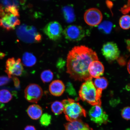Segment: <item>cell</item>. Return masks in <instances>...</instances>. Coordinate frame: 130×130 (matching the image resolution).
Segmentation results:
<instances>
[{
	"label": "cell",
	"mask_w": 130,
	"mask_h": 130,
	"mask_svg": "<svg viewBox=\"0 0 130 130\" xmlns=\"http://www.w3.org/2000/svg\"><path fill=\"white\" fill-rule=\"evenodd\" d=\"M98 60L96 53L85 45L74 46L68 53L67 72L75 80L85 81L92 79L88 72L89 64Z\"/></svg>",
	"instance_id": "1"
},
{
	"label": "cell",
	"mask_w": 130,
	"mask_h": 130,
	"mask_svg": "<svg viewBox=\"0 0 130 130\" xmlns=\"http://www.w3.org/2000/svg\"><path fill=\"white\" fill-rule=\"evenodd\" d=\"M102 91L95 87L92 79H88L81 86L79 92V98L83 101L92 105L101 106Z\"/></svg>",
	"instance_id": "2"
},
{
	"label": "cell",
	"mask_w": 130,
	"mask_h": 130,
	"mask_svg": "<svg viewBox=\"0 0 130 130\" xmlns=\"http://www.w3.org/2000/svg\"><path fill=\"white\" fill-rule=\"evenodd\" d=\"M64 106L65 117L69 122L80 119L82 117H86V110L78 102L72 99H68L62 102Z\"/></svg>",
	"instance_id": "3"
},
{
	"label": "cell",
	"mask_w": 130,
	"mask_h": 130,
	"mask_svg": "<svg viewBox=\"0 0 130 130\" xmlns=\"http://www.w3.org/2000/svg\"><path fill=\"white\" fill-rule=\"evenodd\" d=\"M18 37L25 43H39L42 40L41 35L35 27L23 24L18 27L16 30Z\"/></svg>",
	"instance_id": "4"
},
{
	"label": "cell",
	"mask_w": 130,
	"mask_h": 130,
	"mask_svg": "<svg viewBox=\"0 0 130 130\" xmlns=\"http://www.w3.org/2000/svg\"><path fill=\"white\" fill-rule=\"evenodd\" d=\"M65 37L67 40L73 41L81 40L85 36V30L81 26L70 25L66 27L63 32Z\"/></svg>",
	"instance_id": "5"
},
{
	"label": "cell",
	"mask_w": 130,
	"mask_h": 130,
	"mask_svg": "<svg viewBox=\"0 0 130 130\" xmlns=\"http://www.w3.org/2000/svg\"><path fill=\"white\" fill-rule=\"evenodd\" d=\"M43 91L40 86L36 84H29L24 90V96L26 100L31 103H37L41 99Z\"/></svg>",
	"instance_id": "6"
},
{
	"label": "cell",
	"mask_w": 130,
	"mask_h": 130,
	"mask_svg": "<svg viewBox=\"0 0 130 130\" xmlns=\"http://www.w3.org/2000/svg\"><path fill=\"white\" fill-rule=\"evenodd\" d=\"M89 115L91 121L100 125L106 124L108 121V115L100 105L93 106L89 110Z\"/></svg>",
	"instance_id": "7"
},
{
	"label": "cell",
	"mask_w": 130,
	"mask_h": 130,
	"mask_svg": "<svg viewBox=\"0 0 130 130\" xmlns=\"http://www.w3.org/2000/svg\"><path fill=\"white\" fill-rule=\"evenodd\" d=\"M6 72L10 78L12 75L20 76L23 72L24 69L21 59H15L14 58H9L6 61Z\"/></svg>",
	"instance_id": "8"
},
{
	"label": "cell",
	"mask_w": 130,
	"mask_h": 130,
	"mask_svg": "<svg viewBox=\"0 0 130 130\" xmlns=\"http://www.w3.org/2000/svg\"><path fill=\"white\" fill-rule=\"evenodd\" d=\"M102 54L109 61H112L118 59L120 51L116 43L113 42H108L102 46Z\"/></svg>",
	"instance_id": "9"
},
{
	"label": "cell",
	"mask_w": 130,
	"mask_h": 130,
	"mask_svg": "<svg viewBox=\"0 0 130 130\" xmlns=\"http://www.w3.org/2000/svg\"><path fill=\"white\" fill-rule=\"evenodd\" d=\"M43 32L50 39L56 41L61 38L63 29L59 23L54 21L47 24L43 29Z\"/></svg>",
	"instance_id": "10"
},
{
	"label": "cell",
	"mask_w": 130,
	"mask_h": 130,
	"mask_svg": "<svg viewBox=\"0 0 130 130\" xmlns=\"http://www.w3.org/2000/svg\"><path fill=\"white\" fill-rule=\"evenodd\" d=\"M103 15L100 10L96 8H91L86 11L84 19L88 24L91 26L98 25L102 21Z\"/></svg>",
	"instance_id": "11"
},
{
	"label": "cell",
	"mask_w": 130,
	"mask_h": 130,
	"mask_svg": "<svg viewBox=\"0 0 130 130\" xmlns=\"http://www.w3.org/2000/svg\"><path fill=\"white\" fill-rule=\"evenodd\" d=\"M20 24L18 18L10 13H6L0 19V26L8 30L14 29L16 26Z\"/></svg>",
	"instance_id": "12"
},
{
	"label": "cell",
	"mask_w": 130,
	"mask_h": 130,
	"mask_svg": "<svg viewBox=\"0 0 130 130\" xmlns=\"http://www.w3.org/2000/svg\"><path fill=\"white\" fill-rule=\"evenodd\" d=\"M104 71V67L103 64L98 60L92 61L89 64L88 72L92 78L100 77L103 74Z\"/></svg>",
	"instance_id": "13"
},
{
	"label": "cell",
	"mask_w": 130,
	"mask_h": 130,
	"mask_svg": "<svg viewBox=\"0 0 130 130\" xmlns=\"http://www.w3.org/2000/svg\"><path fill=\"white\" fill-rule=\"evenodd\" d=\"M66 87L61 80H56L53 81L49 86V90L50 93L55 96H60L64 93Z\"/></svg>",
	"instance_id": "14"
},
{
	"label": "cell",
	"mask_w": 130,
	"mask_h": 130,
	"mask_svg": "<svg viewBox=\"0 0 130 130\" xmlns=\"http://www.w3.org/2000/svg\"><path fill=\"white\" fill-rule=\"evenodd\" d=\"M64 126L66 130H89L91 128L81 119L69 122Z\"/></svg>",
	"instance_id": "15"
},
{
	"label": "cell",
	"mask_w": 130,
	"mask_h": 130,
	"mask_svg": "<svg viewBox=\"0 0 130 130\" xmlns=\"http://www.w3.org/2000/svg\"><path fill=\"white\" fill-rule=\"evenodd\" d=\"M27 112L28 116L32 119L37 120L41 116L43 110L40 105L33 104L30 105L28 107Z\"/></svg>",
	"instance_id": "16"
},
{
	"label": "cell",
	"mask_w": 130,
	"mask_h": 130,
	"mask_svg": "<svg viewBox=\"0 0 130 130\" xmlns=\"http://www.w3.org/2000/svg\"><path fill=\"white\" fill-rule=\"evenodd\" d=\"M62 12L65 20L68 23H71L75 20V14L72 6L69 5L64 6Z\"/></svg>",
	"instance_id": "17"
},
{
	"label": "cell",
	"mask_w": 130,
	"mask_h": 130,
	"mask_svg": "<svg viewBox=\"0 0 130 130\" xmlns=\"http://www.w3.org/2000/svg\"><path fill=\"white\" fill-rule=\"evenodd\" d=\"M36 62V57L31 53L26 52L22 56L23 64L27 67H31L34 66Z\"/></svg>",
	"instance_id": "18"
},
{
	"label": "cell",
	"mask_w": 130,
	"mask_h": 130,
	"mask_svg": "<svg viewBox=\"0 0 130 130\" xmlns=\"http://www.w3.org/2000/svg\"><path fill=\"white\" fill-rule=\"evenodd\" d=\"M93 84L97 89L102 90L106 89L108 85V80L104 77L96 78L94 81Z\"/></svg>",
	"instance_id": "19"
},
{
	"label": "cell",
	"mask_w": 130,
	"mask_h": 130,
	"mask_svg": "<svg viewBox=\"0 0 130 130\" xmlns=\"http://www.w3.org/2000/svg\"><path fill=\"white\" fill-rule=\"evenodd\" d=\"M12 98V94L9 90L3 89L0 90V102L2 103H7Z\"/></svg>",
	"instance_id": "20"
},
{
	"label": "cell",
	"mask_w": 130,
	"mask_h": 130,
	"mask_svg": "<svg viewBox=\"0 0 130 130\" xmlns=\"http://www.w3.org/2000/svg\"><path fill=\"white\" fill-rule=\"evenodd\" d=\"M51 109L52 111L55 115H59L64 111V106L62 102L56 101L52 104Z\"/></svg>",
	"instance_id": "21"
},
{
	"label": "cell",
	"mask_w": 130,
	"mask_h": 130,
	"mask_svg": "<svg viewBox=\"0 0 130 130\" xmlns=\"http://www.w3.org/2000/svg\"><path fill=\"white\" fill-rule=\"evenodd\" d=\"M113 24L108 21H105L101 23L99 26V30L106 34H109L111 32Z\"/></svg>",
	"instance_id": "22"
},
{
	"label": "cell",
	"mask_w": 130,
	"mask_h": 130,
	"mask_svg": "<svg viewBox=\"0 0 130 130\" xmlns=\"http://www.w3.org/2000/svg\"><path fill=\"white\" fill-rule=\"evenodd\" d=\"M53 78V74L50 70H45L41 74V78L44 83L51 82Z\"/></svg>",
	"instance_id": "23"
},
{
	"label": "cell",
	"mask_w": 130,
	"mask_h": 130,
	"mask_svg": "<svg viewBox=\"0 0 130 130\" xmlns=\"http://www.w3.org/2000/svg\"><path fill=\"white\" fill-rule=\"evenodd\" d=\"M130 16L127 14L123 15L120 18L119 24L121 28L125 30H127L130 27Z\"/></svg>",
	"instance_id": "24"
},
{
	"label": "cell",
	"mask_w": 130,
	"mask_h": 130,
	"mask_svg": "<svg viewBox=\"0 0 130 130\" xmlns=\"http://www.w3.org/2000/svg\"><path fill=\"white\" fill-rule=\"evenodd\" d=\"M52 117L51 115L47 113H44L40 118V123L41 125L47 126L51 124Z\"/></svg>",
	"instance_id": "25"
},
{
	"label": "cell",
	"mask_w": 130,
	"mask_h": 130,
	"mask_svg": "<svg viewBox=\"0 0 130 130\" xmlns=\"http://www.w3.org/2000/svg\"><path fill=\"white\" fill-rule=\"evenodd\" d=\"M5 11L6 13H10L18 17H19L20 16L19 7L14 5L6 7Z\"/></svg>",
	"instance_id": "26"
},
{
	"label": "cell",
	"mask_w": 130,
	"mask_h": 130,
	"mask_svg": "<svg viewBox=\"0 0 130 130\" xmlns=\"http://www.w3.org/2000/svg\"><path fill=\"white\" fill-rule=\"evenodd\" d=\"M130 110L129 107L127 106L123 108L121 112L122 117L127 121L130 119Z\"/></svg>",
	"instance_id": "27"
},
{
	"label": "cell",
	"mask_w": 130,
	"mask_h": 130,
	"mask_svg": "<svg viewBox=\"0 0 130 130\" xmlns=\"http://www.w3.org/2000/svg\"><path fill=\"white\" fill-rule=\"evenodd\" d=\"M66 91L70 95L74 96L76 95L75 89L74 88L72 84L70 82H68L67 84Z\"/></svg>",
	"instance_id": "28"
},
{
	"label": "cell",
	"mask_w": 130,
	"mask_h": 130,
	"mask_svg": "<svg viewBox=\"0 0 130 130\" xmlns=\"http://www.w3.org/2000/svg\"><path fill=\"white\" fill-rule=\"evenodd\" d=\"M10 78L6 76H0V86L7 84L9 82Z\"/></svg>",
	"instance_id": "29"
},
{
	"label": "cell",
	"mask_w": 130,
	"mask_h": 130,
	"mask_svg": "<svg viewBox=\"0 0 130 130\" xmlns=\"http://www.w3.org/2000/svg\"><path fill=\"white\" fill-rule=\"evenodd\" d=\"M130 1H128L127 4L125 5L121 9V12L123 14H126L129 12Z\"/></svg>",
	"instance_id": "30"
},
{
	"label": "cell",
	"mask_w": 130,
	"mask_h": 130,
	"mask_svg": "<svg viewBox=\"0 0 130 130\" xmlns=\"http://www.w3.org/2000/svg\"><path fill=\"white\" fill-rule=\"evenodd\" d=\"M65 64V61L62 59H60L58 60L57 63V66L58 68L59 69H61L64 67Z\"/></svg>",
	"instance_id": "31"
},
{
	"label": "cell",
	"mask_w": 130,
	"mask_h": 130,
	"mask_svg": "<svg viewBox=\"0 0 130 130\" xmlns=\"http://www.w3.org/2000/svg\"><path fill=\"white\" fill-rule=\"evenodd\" d=\"M13 80L14 86L17 88L19 87V85H20V81H19V79L16 77H13Z\"/></svg>",
	"instance_id": "32"
},
{
	"label": "cell",
	"mask_w": 130,
	"mask_h": 130,
	"mask_svg": "<svg viewBox=\"0 0 130 130\" xmlns=\"http://www.w3.org/2000/svg\"><path fill=\"white\" fill-rule=\"evenodd\" d=\"M6 13L4 9L1 5H0V17L2 18L4 16Z\"/></svg>",
	"instance_id": "33"
},
{
	"label": "cell",
	"mask_w": 130,
	"mask_h": 130,
	"mask_svg": "<svg viewBox=\"0 0 130 130\" xmlns=\"http://www.w3.org/2000/svg\"><path fill=\"white\" fill-rule=\"evenodd\" d=\"M24 130H36L35 127L32 125H28L24 128Z\"/></svg>",
	"instance_id": "34"
},
{
	"label": "cell",
	"mask_w": 130,
	"mask_h": 130,
	"mask_svg": "<svg viewBox=\"0 0 130 130\" xmlns=\"http://www.w3.org/2000/svg\"><path fill=\"white\" fill-rule=\"evenodd\" d=\"M126 43L127 45V48L129 50V51L130 50V40L129 39L126 40Z\"/></svg>",
	"instance_id": "35"
},
{
	"label": "cell",
	"mask_w": 130,
	"mask_h": 130,
	"mask_svg": "<svg viewBox=\"0 0 130 130\" xmlns=\"http://www.w3.org/2000/svg\"><path fill=\"white\" fill-rule=\"evenodd\" d=\"M5 56V54L4 53L0 51V59H2Z\"/></svg>",
	"instance_id": "36"
},
{
	"label": "cell",
	"mask_w": 130,
	"mask_h": 130,
	"mask_svg": "<svg viewBox=\"0 0 130 130\" xmlns=\"http://www.w3.org/2000/svg\"><path fill=\"white\" fill-rule=\"evenodd\" d=\"M130 61H129V62H128V63L127 64V70L128 71V72L129 73H130Z\"/></svg>",
	"instance_id": "37"
},
{
	"label": "cell",
	"mask_w": 130,
	"mask_h": 130,
	"mask_svg": "<svg viewBox=\"0 0 130 130\" xmlns=\"http://www.w3.org/2000/svg\"><path fill=\"white\" fill-rule=\"evenodd\" d=\"M89 130H93V129H92V128H91V129Z\"/></svg>",
	"instance_id": "38"
}]
</instances>
